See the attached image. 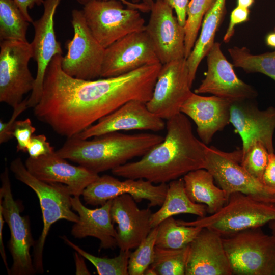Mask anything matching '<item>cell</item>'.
<instances>
[{"instance_id":"cell-1","label":"cell","mask_w":275,"mask_h":275,"mask_svg":"<svg viewBox=\"0 0 275 275\" xmlns=\"http://www.w3.org/2000/svg\"><path fill=\"white\" fill-rule=\"evenodd\" d=\"M62 57L56 55L49 63L34 114L57 134L69 138L122 106L126 90L118 77L84 80L67 74L61 67Z\"/></svg>"},{"instance_id":"cell-2","label":"cell","mask_w":275,"mask_h":275,"mask_svg":"<svg viewBox=\"0 0 275 275\" xmlns=\"http://www.w3.org/2000/svg\"><path fill=\"white\" fill-rule=\"evenodd\" d=\"M167 134L138 161L111 170L126 179H144L153 183L170 182L188 173L204 169L206 145L194 135L188 117L180 113L167 120Z\"/></svg>"},{"instance_id":"cell-3","label":"cell","mask_w":275,"mask_h":275,"mask_svg":"<svg viewBox=\"0 0 275 275\" xmlns=\"http://www.w3.org/2000/svg\"><path fill=\"white\" fill-rule=\"evenodd\" d=\"M163 139L162 136L148 133L127 134L114 132L91 140L74 135L67 138L56 152L63 158L99 174L142 157Z\"/></svg>"},{"instance_id":"cell-4","label":"cell","mask_w":275,"mask_h":275,"mask_svg":"<svg viewBox=\"0 0 275 275\" xmlns=\"http://www.w3.org/2000/svg\"><path fill=\"white\" fill-rule=\"evenodd\" d=\"M10 169L18 180L34 191L39 200L43 227L33 247V261L36 272L43 273L44 246L51 226L61 219L76 223L79 216L71 210L72 195L66 185L37 179L28 171L20 158L14 159Z\"/></svg>"},{"instance_id":"cell-5","label":"cell","mask_w":275,"mask_h":275,"mask_svg":"<svg viewBox=\"0 0 275 275\" xmlns=\"http://www.w3.org/2000/svg\"><path fill=\"white\" fill-rule=\"evenodd\" d=\"M275 221V204L257 200L240 192L231 194L217 212L190 222L177 220L186 226L207 228L225 236Z\"/></svg>"},{"instance_id":"cell-6","label":"cell","mask_w":275,"mask_h":275,"mask_svg":"<svg viewBox=\"0 0 275 275\" xmlns=\"http://www.w3.org/2000/svg\"><path fill=\"white\" fill-rule=\"evenodd\" d=\"M260 228L222 236L232 274L275 275V237Z\"/></svg>"},{"instance_id":"cell-7","label":"cell","mask_w":275,"mask_h":275,"mask_svg":"<svg viewBox=\"0 0 275 275\" xmlns=\"http://www.w3.org/2000/svg\"><path fill=\"white\" fill-rule=\"evenodd\" d=\"M124 5L119 0H96L83 6L86 23L104 48L129 34L145 30L140 11Z\"/></svg>"},{"instance_id":"cell-8","label":"cell","mask_w":275,"mask_h":275,"mask_svg":"<svg viewBox=\"0 0 275 275\" xmlns=\"http://www.w3.org/2000/svg\"><path fill=\"white\" fill-rule=\"evenodd\" d=\"M242 149L231 152L222 151L207 145L204 169L213 175L228 197L240 192L265 203L275 204V191L255 179L242 166Z\"/></svg>"},{"instance_id":"cell-9","label":"cell","mask_w":275,"mask_h":275,"mask_svg":"<svg viewBox=\"0 0 275 275\" xmlns=\"http://www.w3.org/2000/svg\"><path fill=\"white\" fill-rule=\"evenodd\" d=\"M0 209L10 231L9 249L13 259L10 275H32L36 271L30 254L34 240L28 216L20 215L18 204L12 193L9 169L7 166L1 175Z\"/></svg>"},{"instance_id":"cell-10","label":"cell","mask_w":275,"mask_h":275,"mask_svg":"<svg viewBox=\"0 0 275 275\" xmlns=\"http://www.w3.org/2000/svg\"><path fill=\"white\" fill-rule=\"evenodd\" d=\"M73 37L66 43V54L61 67L67 74L79 79L93 80L101 76L105 48L96 40L88 28L82 10L71 12Z\"/></svg>"},{"instance_id":"cell-11","label":"cell","mask_w":275,"mask_h":275,"mask_svg":"<svg viewBox=\"0 0 275 275\" xmlns=\"http://www.w3.org/2000/svg\"><path fill=\"white\" fill-rule=\"evenodd\" d=\"M30 43L3 40L0 44V101L13 108L32 91L34 78L29 68L33 58Z\"/></svg>"},{"instance_id":"cell-12","label":"cell","mask_w":275,"mask_h":275,"mask_svg":"<svg viewBox=\"0 0 275 275\" xmlns=\"http://www.w3.org/2000/svg\"><path fill=\"white\" fill-rule=\"evenodd\" d=\"M191 87L185 58L162 64L146 106L152 113L167 120L181 113L182 105L192 93Z\"/></svg>"},{"instance_id":"cell-13","label":"cell","mask_w":275,"mask_h":275,"mask_svg":"<svg viewBox=\"0 0 275 275\" xmlns=\"http://www.w3.org/2000/svg\"><path fill=\"white\" fill-rule=\"evenodd\" d=\"M160 63L145 31L129 34L105 48L101 77L119 76Z\"/></svg>"},{"instance_id":"cell-14","label":"cell","mask_w":275,"mask_h":275,"mask_svg":"<svg viewBox=\"0 0 275 275\" xmlns=\"http://www.w3.org/2000/svg\"><path fill=\"white\" fill-rule=\"evenodd\" d=\"M145 31L161 64L185 58V28L163 0H154Z\"/></svg>"},{"instance_id":"cell-15","label":"cell","mask_w":275,"mask_h":275,"mask_svg":"<svg viewBox=\"0 0 275 275\" xmlns=\"http://www.w3.org/2000/svg\"><path fill=\"white\" fill-rule=\"evenodd\" d=\"M144 179H126L120 181L112 176L104 175L90 183L82 195L86 203L92 206L102 205L109 200L129 194L136 202L143 200L149 202L148 207L161 206L164 200L168 184L154 185Z\"/></svg>"},{"instance_id":"cell-16","label":"cell","mask_w":275,"mask_h":275,"mask_svg":"<svg viewBox=\"0 0 275 275\" xmlns=\"http://www.w3.org/2000/svg\"><path fill=\"white\" fill-rule=\"evenodd\" d=\"M206 59L205 77L195 93H209L233 102L252 100L257 97L255 89L236 75L234 65L223 53L219 42H214L206 55Z\"/></svg>"},{"instance_id":"cell-17","label":"cell","mask_w":275,"mask_h":275,"mask_svg":"<svg viewBox=\"0 0 275 275\" xmlns=\"http://www.w3.org/2000/svg\"><path fill=\"white\" fill-rule=\"evenodd\" d=\"M61 0H44L41 17L33 21L34 37L31 43L33 58L37 69L34 88L28 98V108H34L39 102L46 69L56 55H62L61 44L57 41L54 28V18Z\"/></svg>"},{"instance_id":"cell-18","label":"cell","mask_w":275,"mask_h":275,"mask_svg":"<svg viewBox=\"0 0 275 275\" xmlns=\"http://www.w3.org/2000/svg\"><path fill=\"white\" fill-rule=\"evenodd\" d=\"M250 100L232 102L230 107V122L242 140V154L257 141L262 143L269 153H273L275 107L260 110Z\"/></svg>"},{"instance_id":"cell-19","label":"cell","mask_w":275,"mask_h":275,"mask_svg":"<svg viewBox=\"0 0 275 275\" xmlns=\"http://www.w3.org/2000/svg\"><path fill=\"white\" fill-rule=\"evenodd\" d=\"M165 127L163 119L149 111L146 103L132 100L75 135L82 139H88L122 130H144L157 132L162 130Z\"/></svg>"},{"instance_id":"cell-20","label":"cell","mask_w":275,"mask_h":275,"mask_svg":"<svg viewBox=\"0 0 275 275\" xmlns=\"http://www.w3.org/2000/svg\"><path fill=\"white\" fill-rule=\"evenodd\" d=\"M28 171L37 179L66 185L73 196H80L84 189L99 176L81 166L68 163L55 151L37 158L29 157L25 161Z\"/></svg>"},{"instance_id":"cell-21","label":"cell","mask_w":275,"mask_h":275,"mask_svg":"<svg viewBox=\"0 0 275 275\" xmlns=\"http://www.w3.org/2000/svg\"><path fill=\"white\" fill-rule=\"evenodd\" d=\"M129 194L118 196L112 200L111 215L117 224V246L120 250L135 249L148 235L152 227L150 207L140 209Z\"/></svg>"},{"instance_id":"cell-22","label":"cell","mask_w":275,"mask_h":275,"mask_svg":"<svg viewBox=\"0 0 275 275\" xmlns=\"http://www.w3.org/2000/svg\"><path fill=\"white\" fill-rule=\"evenodd\" d=\"M185 274H232L221 234L202 228L189 244Z\"/></svg>"},{"instance_id":"cell-23","label":"cell","mask_w":275,"mask_h":275,"mask_svg":"<svg viewBox=\"0 0 275 275\" xmlns=\"http://www.w3.org/2000/svg\"><path fill=\"white\" fill-rule=\"evenodd\" d=\"M233 101L216 96H203L192 92L184 102L181 113L195 122L201 141L208 145L214 135L230 123Z\"/></svg>"},{"instance_id":"cell-24","label":"cell","mask_w":275,"mask_h":275,"mask_svg":"<svg viewBox=\"0 0 275 275\" xmlns=\"http://www.w3.org/2000/svg\"><path fill=\"white\" fill-rule=\"evenodd\" d=\"M112 200H108L100 207L91 209L82 204L79 196L71 197L72 209L79 216L78 222L74 223L71 229L73 237L82 238L91 236L98 239L99 250L114 249L117 246V232L111 215Z\"/></svg>"},{"instance_id":"cell-25","label":"cell","mask_w":275,"mask_h":275,"mask_svg":"<svg viewBox=\"0 0 275 275\" xmlns=\"http://www.w3.org/2000/svg\"><path fill=\"white\" fill-rule=\"evenodd\" d=\"M183 179L189 199L206 205L207 213H216L226 204L228 199L226 193L215 185L214 177L207 170L202 168L191 171Z\"/></svg>"},{"instance_id":"cell-26","label":"cell","mask_w":275,"mask_h":275,"mask_svg":"<svg viewBox=\"0 0 275 275\" xmlns=\"http://www.w3.org/2000/svg\"><path fill=\"white\" fill-rule=\"evenodd\" d=\"M226 3V0H217L205 15L199 36L190 54L186 59L189 69V82L191 86L199 65L215 42L216 33L225 14Z\"/></svg>"},{"instance_id":"cell-27","label":"cell","mask_w":275,"mask_h":275,"mask_svg":"<svg viewBox=\"0 0 275 275\" xmlns=\"http://www.w3.org/2000/svg\"><path fill=\"white\" fill-rule=\"evenodd\" d=\"M191 214L203 217L206 216V205L193 202L187 196L183 178L170 181L160 208L151 217L152 227L158 226L166 218L179 214Z\"/></svg>"},{"instance_id":"cell-28","label":"cell","mask_w":275,"mask_h":275,"mask_svg":"<svg viewBox=\"0 0 275 275\" xmlns=\"http://www.w3.org/2000/svg\"><path fill=\"white\" fill-rule=\"evenodd\" d=\"M202 228L179 224L173 216L158 226L155 246L167 249H180L188 246Z\"/></svg>"},{"instance_id":"cell-29","label":"cell","mask_w":275,"mask_h":275,"mask_svg":"<svg viewBox=\"0 0 275 275\" xmlns=\"http://www.w3.org/2000/svg\"><path fill=\"white\" fill-rule=\"evenodd\" d=\"M29 22L14 1L0 0V39L28 42Z\"/></svg>"},{"instance_id":"cell-30","label":"cell","mask_w":275,"mask_h":275,"mask_svg":"<svg viewBox=\"0 0 275 275\" xmlns=\"http://www.w3.org/2000/svg\"><path fill=\"white\" fill-rule=\"evenodd\" d=\"M228 52L234 66L248 73L263 74L275 81V51L253 54L245 47L234 46L229 48Z\"/></svg>"},{"instance_id":"cell-31","label":"cell","mask_w":275,"mask_h":275,"mask_svg":"<svg viewBox=\"0 0 275 275\" xmlns=\"http://www.w3.org/2000/svg\"><path fill=\"white\" fill-rule=\"evenodd\" d=\"M189 245L180 249L155 246L154 261L150 266L156 275H184Z\"/></svg>"},{"instance_id":"cell-32","label":"cell","mask_w":275,"mask_h":275,"mask_svg":"<svg viewBox=\"0 0 275 275\" xmlns=\"http://www.w3.org/2000/svg\"><path fill=\"white\" fill-rule=\"evenodd\" d=\"M62 238L69 246L89 261L96 268L98 275H128V264L131 252L120 250L119 255L113 258L94 256L71 242L67 237Z\"/></svg>"},{"instance_id":"cell-33","label":"cell","mask_w":275,"mask_h":275,"mask_svg":"<svg viewBox=\"0 0 275 275\" xmlns=\"http://www.w3.org/2000/svg\"><path fill=\"white\" fill-rule=\"evenodd\" d=\"M217 0H190L187 9L185 25V58L190 54L195 43L203 18Z\"/></svg>"},{"instance_id":"cell-34","label":"cell","mask_w":275,"mask_h":275,"mask_svg":"<svg viewBox=\"0 0 275 275\" xmlns=\"http://www.w3.org/2000/svg\"><path fill=\"white\" fill-rule=\"evenodd\" d=\"M158 226L152 228L146 238L131 252L128 264L129 275H143L154 261Z\"/></svg>"},{"instance_id":"cell-35","label":"cell","mask_w":275,"mask_h":275,"mask_svg":"<svg viewBox=\"0 0 275 275\" xmlns=\"http://www.w3.org/2000/svg\"><path fill=\"white\" fill-rule=\"evenodd\" d=\"M269 155V152L262 143L255 142L242 154L241 164L250 175L262 183Z\"/></svg>"},{"instance_id":"cell-36","label":"cell","mask_w":275,"mask_h":275,"mask_svg":"<svg viewBox=\"0 0 275 275\" xmlns=\"http://www.w3.org/2000/svg\"><path fill=\"white\" fill-rule=\"evenodd\" d=\"M35 131L29 118L16 121L13 134L17 140V151L27 152V147Z\"/></svg>"},{"instance_id":"cell-37","label":"cell","mask_w":275,"mask_h":275,"mask_svg":"<svg viewBox=\"0 0 275 275\" xmlns=\"http://www.w3.org/2000/svg\"><path fill=\"white\" fill-rule=\"evenodd\" d=\"M28 98L22 100L19 104L13 108L12 115L7 122L0 121V143H6L13 138V129L16 119L18 116L28 109Z\"/></svg>"},{"instance_id":"cell-38","label":"cell","mask_w":275,"mask_h":275,"mask_svg":"<svg viewBox=\"0 0 275 275\" xmlns=\"http://www.w3.org/2000/svg\"><path fill=\"white\" fill-rule=\"evenodd\" d=\"M54 150L44 134L33 135L27 147L29 157L37 158L49 154Z\"/></svg>"},{"instance_id":"cell-39","label":"cell","mask_w":275,"mask_h":275,"mask_svg":"<svg viewBox=\"0 0 275 275\" xmlns=\"http://www.w3.org/2000/svg\"><path fill=\"white\" fill-rule=\"evenodd\" d=\"M249 8L237 6L231 12L228 28L223 38L225 43H228L234 33L235 26L239 23L246 22L249 19Z\"/></svg>"},{"instance_id":"cell-40","label":"cell","mask_w":275,"mask_h":275,"mask_svg":"<svg viewBox=\"0 0 275 275\" xmlns=\"http://www.w3.org/2000/svg\"><path fill=\"white\" fill-rule=\"evenodd\" d=\"M262 183L267 188L275 191V153L269 155V160L264 171Z\"/></svg>"},{"instance_id":"cell-41","label":"cell","mask_w":275,"mask_h":275,"mask_svg":"<svg viewBox=\"0 0 275 275\" xmlns=\"http://www.w3.org/2000/svg\"><path fill=\"white\" fill-rule=\"evenodd\" d=\"M175 10L179 23L184 26L189 0H163Z\"/></svg>"},{"instance_id":"cell-42","label":"cell","mask_w":275,"mask_h":275,"mask_svg":"<svg viewBox=\"0 0 275 275\" xmlns=\"http://www.w3.org/2000/svg\"><path fill=\"white\" fill-rule=\"evenodd\" d=\"M18 6L26 20L30 23L33 20L30 15L29 9L33 8L35 6H40L43 5L44 0H14Z\"/></svg>"},{"instance_id":"cell-43","label":"cell","mask_w":275,"mask_h":275,"mask_svg":"<svg viewBox=\"0 0 275 275\" xmlns=\"http://www.w3.org/2000/svg\"><path fill=\"white\" fill-rule=\"evenodd\" d=\"M96 0H76L79 4L85 5L88 3ZM121 1L127 7L135 9L142 12H148L150 11L151 7L144 3H133L128 0H119Z\"/></svg>"},{"instance_id":"cell-44","label":"cell","mask_w":275,"mask_h":275,"mask_svg":"<svg viewBox=\"0 0 275 275\" xmlns=\"http://www.w3.org/2000/svg\"><path fill=\"white\" fill-rule=\"evenodd\" d=\"M84 258L80 254L75 251L74 253V260L76 267L75 274L77 275L91 274L86 266Z\"/></svg>"},{"instance_id":"cell-45","label":"cell","mask_w":275,"mask_h":275,"mask_svg":"<svg viewBox=\"0 0 275 275\" xmlns=\"http://www.w3.org/2000/svg\"><path fill=\"white\" fill-rule=\"evenodd\" d=\"M4 222L5 219L2 214V211L0 209V252L2 259L6 268L7 273L9 274L10 269L9 268L8 264L7 263V256L5 250L3 237V229Z\"/></svg>"},{"instance_id":"cell-46","label":"cell","mask_w":275,"mask_h":275,"mask_svg":"<svg viewBox=\"0 0 275 275\" xmlns=\"http://www.w3.org/2000/svg\"><path fill=\"white\" fill-rule=\"evenodd\" d=\"M266 44L272 48H275V32L269 33L266 37Z\"/></svg>"},{"instance_id":"cell-47","label":"cell","mask_w":275,"mask_h":275,"mask_svg":"<svg viewBox=\"0 0 275 275\" xmlns=\"http://www.w3.org/2000/svg\"><path fill=\"white\" fill-rule=\"evenodd\" d=\"M255 0H237V6L249 8L255 3Z\"/></svg>"},{"instance_id":"cell-48","label":"cell","mask_w":275,"mask_h":275,"mask_svg":"<svg viewBox=\"0 0 275 275\" xmlns=\"http://www.w3.org/2000/svg\"><path fill=\"white\" fill-rule=\"evenodd\" d=\"M131 2L136 4L142 3L151 7L154 2V0H131Z\"/></svg>"},{"instance_id":"cell-49","label":"cell","mask_w":275,"mask_h":275,"mask_svg":"<svg viewBox=\"0 0 275 275\" xmlns=\"http://www.w3.org/2000/svg\"><path fill=\"white\" fill-rule=\"evenodd\" d=\"M268 224L271 232V235L275 237V221L270 222Z\"/></svg>"}]
</instances>
